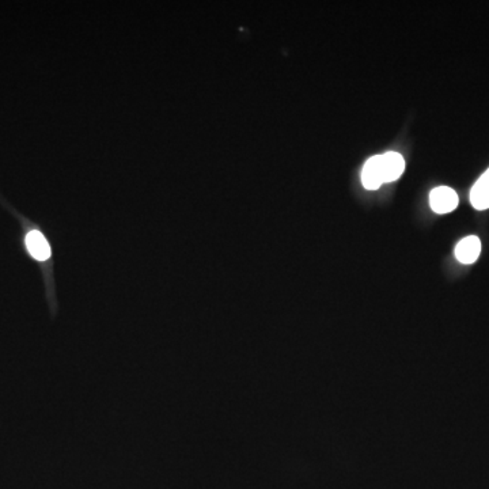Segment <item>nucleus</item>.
Returning <instances> with one entry per match:
<instances>
[{"mask_svg": "<svg viewBox=\"0 0 489 489\" xmlns=\"http://www.w3.org/2000/svg\"><path fill=\"white\" fill-rule=\"evenodd\" d=\"M459 199L454 189L449 186H439L432 189L429 195L431 208L436 213H449L458 207Z\"/></svg>", "mask_w": 489, "mask_h": 489, "instance_id": "1", "label": "nucleus"}, {"mask_svg": "<svg viewBox=\"0 0 489 489\" xmlns=\"http://www.w3.org/2000/svg\"><path fill=\"white\" fill-rule=\"evenodd\" d=\"M362 184L368 190H377L384 185L381 155H375L366 162L362 172Z\"/></svg>", "mask_w": 489, "mask_h": 489, "instance_id": "2", "label": "nucleus"}, {"mask_svg": "<svg viewBox=\"0 0 489 489\" xmlns=\"http://www.w3.org/2000/svg\"><path fill=\"white\" fill-rule=\"evenodd\" d=\"M470 203L479 211L489 208V169L481 175L470 190Z\"/></svg>", "mask_w": 489, "mask_h": 489, "instance_id": "5", "label": "nucleus"}, {"mask_svg": "<svg viewBox=\"0 0 489 489\" xmlns=\"http://www.w3.org/2000/svg\"><path fill=\"white\" fill-rule=\"evenodd\" d=\"M26 247L32 257L38 261H45L51 257V247L39 231H30L26 235Z\"/></svg>", "mask_w": 489, "mask_h": 489, "instance_id": "6", "label": "nucleus"}, {"mask_svg": "<svg viewBox=\"0 0 489 489\" xmlns=\"http://www.w3.org/2000/svg\"><path fill=\"white\" fill-rule=\"evenodd\" d=\"M382 172H384V182H394L397 181L405 170V161L401 154L395 151H389L381 155Z\"/></svg>", "mask_w": 489, "mask_h": 489, "instance_id": "4", "label": "nucleus"}, {"mask_svg": "<svg viewBox=\"0 0 489 489\" xmlns=\"http://www.w3.org/2000/svg\"><path fill=\"white\" fill-rule=\"evenodd\" d=\"M481 253V241L476 235H469L459 241L455 247V257L462 264H473Z\"/></svg>", "mask_w": 489, "mask_h": 489, "instance_id": "3", "label": "nucleus"}]
</instances>
